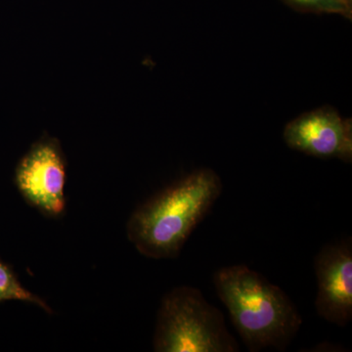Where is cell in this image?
<instances>
[{
    "label": "cell",
    "mask_w": 352,
    "mask_h": 352,
    "mask_svg": "<svg viewBox=\"0 0 352 352\" xmlns=\"http://www.w3.org/2000/svg\"><path fill=\"white\" fill-rule=\"evenodd\" d=\"M66 159L57 139L43 138L32 145L15 170V184L28 205L44 217L66 212Z\"/></svg>",
    "instance_id": "4"
},
{
    "label": "cell",
    "mask_w": 352,
    "mask_h": 352,
    "mask_svg": "<svg viewBox=\"0 0 352 352\" xmlns=\"http://www.w3.org/2000/svg\"><path fill=\"white\" fill-rule=\"evenodd\" d=\"M286 6L302 13L336 14L351 19L352 0H282Z\"/></svg>",
    "instance_id": "8"
},
{
    "label": "cell",
    "mask_w": 352,
    "mask_h": 352,
    "mask_svg": "<svg viewBox=\"0 0 352 352\" xmlns=\"http://www.w3.org/2000/svg\"><path fill=\"white\" fill-rule=\"evenodd\" d=\"M315 308L321 318L340 327L352 319L351 240L324 245L314 261Z\"/></svg>",
    "instance_id": "6"
},
{
    "label": "cell",
    "mask_w": 352,
    "mask_h": 352,
    "mask_svg": "<svg viewBox=\"0 0 352 352\" xmlns=\"http://www.w3.org/2000/svg\"><path fill=\"white\" fill-rule=\"evenodd\" d=\"M283 138L287 146L295 151L351 163V120L342 117L331 106L298 116L285 126Z\"/></svg>",
    "instance_id": "5"
},
{
    "label": "cell",
    "mask_w": 352,
    "mask_h": 352,
    "mask_svg": "<svg viewBox=\"0 0 352 352\" xmlns=\"http://www.w3.org/2000/svg\"><path fill=\"white\" fill-rule=\"evenodd\" d=\"M153 347L157 352H236L223 314L200 289L180 286L162 300Z\"/></svg>",
    "instance_id": "3"
},
{
    "label": "cell",
    "mask_w": 352,
    "mask_h": 352,
    "mask_svg": "<svg viewBox=\"0 0 352 352\" xmlns=\"http://www.w3.org/2000/svg\"><path fill=\"white\" fill-rule=\"evenodd\" d=\"M223 189L210 168H199L139 206L126 224L127 238L146 258H175Z\"/></svg>",
    "instance_id": "1"
},
{
    "label": "cell",
    "mask_w": 352,
    "mask_h": 352,
    "mask_svg": "<svg viewBox=\"0 0 352 352\" xmlns=\"http://www.w3.org/2000/svg\"><path fill=\"white\" fill-rule=\"evenodd\" d=\"M214 284L250 351H285L302 327V316L283 289L244 264L220 268Z\"/></svg>",
    "instance_id": "2"
},
{
    "label": "cell",
    "mask_w": 352,
    "mask_h": 352,
    "mask_svg": "<svg viewBox=\"0 0 352 352\" xmlns=\"http://www.w3.org/2000/svg\"><path fill=\"white\" fill-rule=\"evenodd\" d=\"M6 300H20L41 307L47 314H52V308L47 302L20 283L13 270L0 261V302Z\"/></svg>",
    "instance_id": "7"
}]
</instances>
